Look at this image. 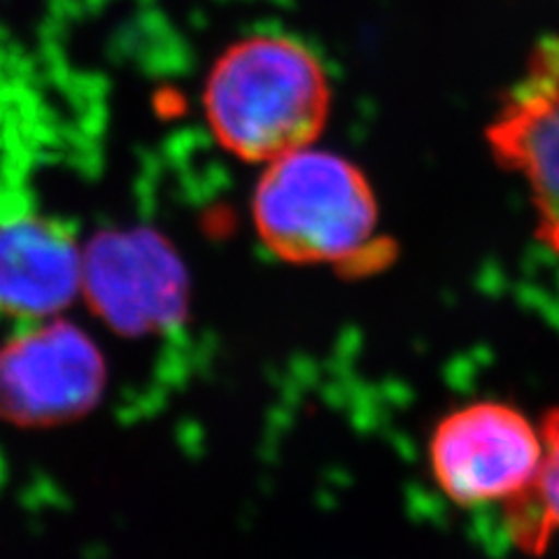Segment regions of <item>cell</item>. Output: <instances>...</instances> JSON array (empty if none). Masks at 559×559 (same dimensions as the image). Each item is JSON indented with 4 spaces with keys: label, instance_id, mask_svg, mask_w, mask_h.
Wrapping results in <instances>:
<instances>
[{
    "label": "cell",
    "instance_id": "cell-1",
    "mask_svg": "<svg viewBox=\"0 0 559 559\" xmlns=\"http://www.w3.org/2000/svg\"><path fill=\"white\" fill-rule=\"evenodd\" d=\"M331 110L322 59L287 33H252L231 43L203 84L205 124L217 145L245 164H271L318 143Z\"/></svg>",
    "mask_w": 559,
    "mask_h": 559
},
{
    "label": "cell",
    "instance_id": "cell-2",
    "mask_svg": "<svg viewBox=\"0 0 559 559\" xmlns=\"http://www.w3.org/2000/svg\"><path fill=\"white\" fill-rule=\"evenodd\" d=\"M252 224L289 264L359 269L378 261L380 207L371 180L347 156L312 143L261 166Z\"/></svg>",
    "mask_w": 559,
    "mask_h": 559
},
{
    "label": "cell",
    "instance_id": "cell-3",
    "mask_svg": "<svg viewBox=\"0 0 559 559\" xmlns=\"http://www.w3.org/2000/svg\"><path fill=\"white\" fill-rule=\"evenodd\" d=\"M80 294L119 336H150L187 318L189 275L162 234L145 226L115 229L82 250Z\"/></svg>",
    "mask_w": 559,
    "mask_h": 559
},
{
    "label": "cell",
    "instance_id": "cell-4",
    "mask_svg": "<svg viewBox=\"0 0 559 559\" xmlns=\"http://www.w3.org/2000/svg\"><path fill=\"white\" fill-rule=\"evenodd\" d=\"M544 441L518 408L478 401L445 415L429 443L431 474L460 506H509L534 485Z\"/></svg>",
    "mask_w": 559,
    "mask_h": 559
},
{
    "label": "cell",
    "instance_id": "cell-5",
    "mask_svg": "<svg viewBox=\"0 0 559 559\" xmlns=\"http://www.w3.org/2000/svg\"><path fill=\"white\" fill-rule=\"evenodd\" d=\"M108 369L98 345L66 320H49L0 349V419L14 427H59L92 413Z\"/></svg>",
    "mask_w": 559,
    "mask_h": 559
},
{
    "label": "cell",
    "instance_id": "cell-6",
    "mask_svg": "<svg viewBox=\"0 0 559 559\" xmlns=\"http://www.w3.org/2000/svg\"><path fill=\"white\" fill-rule=\"evenodd\" d=\"M485 138L495 159L527 187L538 240L559 257V35L534 47Z\"/></svg>",
    "mask_w": 559,
    "mask_h": 559
},
{
    "label": "cell",
    "instance_id": "cell-7",
    "mask_svg": "<svg viewBox=\"0 0 559 559\" xmlns=\"http://www.w3.org/2000/svg\"><path fill=\"white\" fill-rule=\"evenodd\" d=\"M82 287V250L63 224L28 210L0 215V312L47 320Z\"/></svg>",
    "mask_w": 559,
    "mask_h": 559
},
{
    "label": "cell",
    "instance_id": "cell-8",
    "mask_svg": "<svg viewBox=\"0 0 559 559\" xmlns=\"http://www.w3.org/2000/svg\"><path fill=\"white\" fill-rule=\"evenodd\" d=\"M538 431L544 441L538 476L527 492L503 506L506 530L527 555H544L559 534V408L546 413Z\"/></svg>",
    "mask_w": 559,
    "mask_h": 559
}]
</instances>
